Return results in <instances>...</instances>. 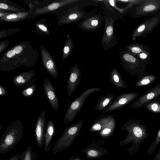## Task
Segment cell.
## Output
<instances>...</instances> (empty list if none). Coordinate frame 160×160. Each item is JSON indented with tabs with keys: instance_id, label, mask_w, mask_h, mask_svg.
<instances>
[{
	"instance_id": "3",
	"label": "cell",
	"mask_w": 160,
	"mask_h": 160,
	"mask_svg": "<svg viewBox=\"0 0 160 160\" xmlns=\"http://www.w3.org/2000/svg\"><path fill=\"white\" fill-rule=\"evenodd\" d=\"M84 120V118L82 119L76 123L68 126L64 130L54 145L53 154L58 153L71 146L81 131Z\"/></svg>"
},
{
	"instance_id": "28",
	"label": "cell",
	"mask_w": 160,
	"mask_h": 160,
	"mask_svg": "<svg viewBox=\"0 0 160 160\" xmlns=\"http://www.w3.org/2000/svg\"><path fill=\"white\" fill-rule=\"evenodd\" d=\"M160 142V128L159 129L154 141L152 142L147 152L149 156L151 155L155 151L157 146Z\"/></svg>"
},
{
	"instance_id": "38",
	"label": "cell",
	"mask_w": 160,
	"mask_h": 160,
	"mask_svg": "<svg viewBox=\"0 0 160 160\" xmlns=\"http://www.w3.org/2000/svg\"><path fill=\"white\" fill-rule=\"evenodd\" d=\"M38 28L42 31L46 32H48V30L47 28L44 25L42 24H38Z\"/></svg>"
},
{
	"instance_id": "8",
	"label": "cell",
	"mask_w": 160,
	"mask_h": 160,
	"mask_svg": "<svg viewBox=\"0 0 160 160\" xmlns=\"http://www.w3.org/2000/svg\"><path fill=\"white\" fill-rule=\"evenodd\" d=\"M70 72L67 85V91L68 96H70L77 88L80 82L82 74L81 69L78 67L76 63L71 68Z\"/></svg>"
},
{
	"instance_id": "35",
	"label": "cell",
	"mask_w": 160,
	"mask_h": 160,
	"mask_svg": "<svg viewBox=\"0 0 160 160\" xmlns=\"http://www.w3.org/2000/svg\"><path fill=\"white\" fill-rule=\"evenodd\" d=\"M16 54L14 51L13 50H11L8 51L6 53V56L8 58L13 57Z\"/></svg>"
},
{
	"instance_id": "36",
	"label": "cell",
	"mask_w": 160,
	"mask_h": 160,
	"mask_svg": "<svg viewBox=\"0 0 160 160\" xmlns=\"http://www.w3.org/2000/svg\"><path fill=\"white\" fill-rule=\"evenodd\" d=\"M7 92L6 89L1 85H0V95L3 96L6 94Z\"/></svg>"
},
{
	"instance_id": "12",
	"label": "cell",
	"mask_w": 160,
	"mask_h": 160,
	"mask_svg": "<svg viewBox=\"0 0 160 160\" xmlns=\"http://www.w3.org/2000/svg\"><path fill=\"white\" fill-rule=\"evenodd\" d=\"M55 131V127L54 122L49 119L46 125L44 137V149L46 152H48L50 149Z\"/></svg>"
},
{
	"instance_id": "43",
	"label": "cell",
	"mask_w": 160,
	"mask_h": 160,
	"mask_svg": "<svg viewBox=\"0 0 160 160\" xmlns=\"http://www.w3.org/2000/svg\"><path fill=\"white\" fill-rule=\"evenodd\" d=\"M129 160L127 159H122V160Z\"/></svg>"
},
{
	"instance_id": "32",
	"label": "cell",
	"mask_w": 160,
	"mask_h": 160,
	"mask_svg": "<svg viewBox=\"0 0 160 160\" xmlns=\"http://www.w3.org/2000/svg\"><path fill=\"white\" fill-rule=\"evenodd\" d=\"M128 48L131 52L135 54H138L142 51L140 47L137 46H129Z\"/></svg>"
},
{
	"instance_id": "25",
	"label": "cell",
	"mask_w": 160,
	"mask_h": 160,
	"mask_svg": "<svg viewBox=\"0 0 160 160\" xmlns=\"http://www.w3.org/2000/svg\"><path fill=\"white\" fill-rule=\"evenodd\" d=\"M74 47L73 42L70 38L69 34L67 35V39L65 42L62 54L63 59L68 58L72 53Z\"/></svg>"
},
{
	"instance_id": "21",
	"label": "cell",
	"mask_w": 160,
	"mask_h": 160,
	"mask_svg": "<svg viewBox=\"0 0 160 160\" xmlns=\"http://www.w3.org/2000/svg\"><path fill=\"white\" fill-rule=\"evenodd\" d=\"M99 18L95 16L89 18L83 21L81 24L82 28L85 30H93L96 29L99 24Z\"/></svg>"
},
{
	"instance_id": "34",
	"label": "cell",
	"mask_w": 160,
	"mask_h": 160,
	"mask_svg": "<svg viewBox=\"0 0 160 160\" xmlns=\"http://www.w3.org/2000/svg\"><path fill=\"white\" fill-rule=\"evenodd\" d=\"M22 48L20 45H18L15 47L13 49L16 54L20 53L22 50Z\"/></svg>"
},
{
	"instance_id": "24",
	"label": "cell",
	"mask_w": 160,
	"mask_h": 160,
	"mask_svg": "<svg viewBox=\"0 0 160 160\" xmlns=\"http://www.w3.org/2000/svg\"><path fill=\"white\" fill-rule=\"evenodd\" d=\"M157 77L154 75H143L138 78V80L135 83L137 87H143L148 85L155 81Z\"/></svg>"
},
{
	"instance_id": "23",
	"label": "cell",
	"mask_w": 160,
	"mask_h": 160,
	"mask_svg": "<svg viewBox=\"0 0 160 160\" xmlns=\"http://www.w3.org/2000/svg\"><path fill=\"white\" fill-rule=\"evenodd\" d=\"M28 15V12H19L12 13H11L0 18V20L2 21L16 22L25 18Z\"/></svg>"
},
{
	"instance_id": "41",
	"label": "cell",
	"mask_w": 160,
	"mask_h": 160,
	"mask_svg": "<svg viewBox=\"0 0 160 160\" xmlns=\"http://www.w3.org/2000/svg\"><path fill=\"white\" fill-rule=\"evenodd\" d=\"M139 56L142 59H145L147 58V56L145 53L143 52L139 54Z\"/></svg>"
},
{
	"instance_id": "13",
	"label": "cell",
	"mask_w": 160,
	"mask_h": 160,
	"mask_svg": "<svg viewBox=\"0 0 160 160\" xmlns=\"http://www.w3.org/2000/svg\"><path fill=\"white\" fill-rule=\"evenodd\" d=\"M35 73L34 69L20 73L12 78V84L18 87L24 86L31 81Z\"/></svg>"
},
{
	"instance_id": "6",
	"label": "cell",
	"mask_w": 160,
	"mask_h": 160,
	"mask_svg": "<svg viewBox=\"0 0 160 160\" xmlns=\"http://www.w3.org/2000/svg\"><path fill=\"white\" fill-rule=\"evenodd\" d=\"M160 96V83L157 84L149 91L137 98L131 104L130 108L134 109L142 108Z\"/></svg>"
},
{
	"instance_id": "40",
	"label": "cell",
	"mask_w": 160,
	"mask_h": 160,
	"mask_svg": "<svg viewBox=\"0 0 160 160\" xmlns=\"http://www.w3.org/2000/svg\"><path fill=\"white\" fill-rule=\"evenodd\" d=\"M68 160H82L79 157L77 156L75 157L72 156Z\"/></svg>"
},
{
	"instance_id": "37",
	"label": "cell",
	"mask_w": 160,
	"mask_h": 160,
	"mask_svg": "<svg viewBox=\"0 0 160 160\" xmlns=\"http://www.w3.org/2000/svg\"><path fill=\"white\" fill-rule=\"evenodd\" d=\"M20 158V154L17 153L12 157L6 160H19Z\"/></svg>"
},
{
	"instance_id": "18",
	"label": "cell",
	"mask_w": 160,
	"mask_h": 160,
	"mask_svg": "<svg viewBox=\"0 0 160 160\" xmlns=\"http://www.w3.org/2000/svg\"><path fill=\"white\" fill-rule=\"evenodd\" d=\"M114 98L113 94L108 93L101 96L97 100L94 110L102 112L111 103Z\"/></svg>"
},
{
	"instance_id": "17",
	"label": "cell",
	"mask_w": 160,
	"mask_h": 160,
	"mask_svg": "<svg viewBox=\"0 0 160 160\" xmlns=\"http://www.w3.org/2000/svg\"><path fill=\"white\" fill-rule=\"evenodd\" d=\"M114 20L111 18L106 20L105 30L102 38V42L106 45H108L111 41L114 34Z\"/></svg>"
},
{
	"instance_id": "27",
	"label": "cell",
	"mask_w": 160,
	"mask_h": 160,
	"mask_svg": "<svg viewBox=\"0 0 160 160\" xmlns=\"http://www.w3.org/2000/svg\"><path fill=\"white\" fill-rule=\"evenodd\" d=\"M159 7V4L156 2H150L144 3L141 9L143 12H148L156 10Z\"/></svg>"
},
{
	"instance_id": "10",
	"label": "cell",
	"mask_w": 160,
	"mask_h": 160,
	"mask_svg": "<svg viewBox=\"0 0 160 160\" xmlns=\"http://www.w3.org/2000/svg\"><path fill=\"white\" fill-rule=\"evenodd\" d=\"M41 57L43 65L48 73L55 79L58 76L55 62L49 52L43 47H41Z\"/></svg>"
},
{
	"instance_id": "1",
	"label": "cell",
	"mask_w": 160,
	"mask_h": 160,
	"mask_svg": "<svg viewBox=\"0 0 160 160\" xmlns=\"http://www.w3.org/2000/svg\"><path fill=\"white\" fill-rule=\"evenodd\" d=\"M121 129L127 131L128 134L125 138L119 141V146H125L131 143L127 152L131 155L139 152L140 144L149 135L146 125L142 124L139 119H131L123 124Z\"/></svg>"
},
{
	"instance_id": "20",
	"label": "cell",
	"mask_w": 160,
	"mask_h": 160,
	"mask_svg": "<svg viewBox=\"0 0 160 160\" xmlns=\"http://www.w3.org/2000/svg\"><path fill=\"white\" fill-rule=\"evenodd\" d=\"M36 79L33 78L32 80L24 86L21 94L22 96L27 98H30L34 94L36 89V85L34 84Z\"/></svg>"
},
{
	"instance_id": "16",
	"label": "cell",
	"mask_w": 160,
	"mask_h": 160,
	"mask_svg": "<svg viewBox=\"0 0 160 160\" xmlns=\"http://www.w3.org/2000/svg\"><path fill=\"white\" fill-rule=\"evenodd\" d=\"M109 80L118 88L127 89L128 86L122 78L120 72L116 68L111 70L110 72Z\"/></svg>"
},
{
	"instance_id": "29",
	"label": "cell",
	"mask_w": 160,
	"mask_h": 160,
	"mask_svg": "<svg viewBox=\"0 0 160 160\" xmlns=\"http://www.w3.org/2000/svg\"><path fill=\"white\" fill-rule=\"evenodd\" d=\"M147 110L154 113H160V102L154 101L145 106Z\"/></svg>"
},
{
	"instance_id": "33",
	"label": "cell",
	"mask_w": 160,
	"mask_h": 160,
	"mask_svg": "<svg viewBox=\"0 0 160 160\" xmlns=\"http://www.w3.org/2000/svg\"><path fill=\"white\" fill-rule=\"evenodd\" d=\"M117 2H122L123 3H130L132 4H136L138 3H140L141 2H143L144 1L143 0H116Z\"/></svg>"
},
{
	"instance_id": "2",
	"label": "cell",
	"mask_w": 160,
	"mask_h": 160,
	"mask_svg": "<svg viewBox=\"0 0 160 160\" xmlns=\"http://www.w3.org/2000/svg\"><path fill=\"white\" fill-rule=\"evenodd\" d=\"M24 127L20 120L11 122L0 139V153L11 150L22 138Z\"/></svg>"
},
{
	"instance_id": "5",
	"label": "cell",
	"mask_w": 160,
	"mask_h": 160,
	"mask_svg": "<svg viewBox=\"0 0 160 160\" xmlns=\"http://www.w3.org/2000/svg\"><path fill=\"white\" fill-rule=\"evenodd\" d=\"M138 95V93L132 92L122 93L102 112L105 113L116 110H121L127 105L135 101Z\"/></svg>"
},
{
	"instance_id": "39",
	"label": "cell",
	"mask_w": 160,
	"mask_h": 160,
	"mask_svg": "<svg viewBox=\"0 0 160 160\" xmlns=\"http://www.w3.org/2000/svg\"><path fill=\"white\" fill-rule=\"evenodd\" d=\"M152 160H160V148L158 150Z\"/></svg>"
},
{
	"instance_id": "4",
	"label": "cell",
	"mask_w": 160,
	"mask_h": 160,
	"mask_svg": "<svg viewBox=\"0 0 160 160\" xmlns=\"http://www.w3.org/2000/svg\"><path fill=\"white\" fill-rule=\"evenodd\" d=\"M101 90L100 88L93 87L88 88L82 92L69 106L64 114L63 122L68 124L72 122L81 111L84 102L90 95L94 92Z\"/></svg>"
},
{
	"instance_id": "19",
	"label": "cell",
	"mask_w": 160,
	"mask_h": 160,
	"mask_svg": "<svg viewBox=\"0 0 160 160\" xmlns=\"http://www.w3.org/2000/svg\"><path fill=\"white\" fill-rule=\"evenodd\" d=\"M117 123L116 119L113 118L104 128L98 132V135L103 138L110 137L114 132Z\"/></svg>"
},
{
	"instance_id": "15",
	"label": "cell",
	"mask_w": 160,
	"mask_h": 160,
	"mask_svg": "<svg viewBox=\"0 0 160 160\" xmlns=\"http://www.w3.org/2000/svg\"><path fill=\"white\" fill-rule=\"evenodd\" d=\"M112 115H105L104 113L102 114L97 118L90 127L89 130L91 132L99 131L104 128L113 118Z\"/></svg>"
},
{
	"instance_id": "42",
	"label": "cell",
	"mask_w": 160,
	"mask_h": 160,
	"mask_svg": "<svg viewBox=\"0 0 160 160\" xmlns=\"http://www.w3.org/2000/svg\"><path fill=\"white\" fill-rule=\"evenodd\" d=\"M154 101L158 102H160V97L157 98Z\"/></svg>"
},
{
	"instance_id": "30",
	"label": "cell",
	"mask_w": 160,
	"mask_h": 160,
	"mask_svg": "<svg viewBox=\"0 0 160 160\" xmlns=\"http://www.w3.org/2000/svg\"><path fill=\"white\" fill-rule=\"evenodd\" d=\"M107 1L115 9L118 10L120 13H123L129 8L133 6V4H130L124 8H118L116 6L115 3L116 0H108Z\"/></svg>"
},
{
	"instance_id": "14",
	"label": "cell",
	"mask_w": 160,
	"mask_h": 160,
	"mask_svg": "<svg viewBox=\"0 0 160 160\" xmlns=\"http://www.w3.org/2000/svg\"><path fill=\"white\" fill-rule=\"evenodd\" d=\"M78 0H64L53 2L40 8L37 9L35 13L38 14L49 12L72 3L79 1Z\"/></svg>"
},
{
	"instance_id": "31",
	"label": "cell",
	"mask_w": 160,
	"mask_h": 160,
	"mask_svg": "<svg viewBox=\"0 0 160 160\" xmlns=\"http://www.w3.org/2000/svg\"><path fill=\"white\" fill-rule=\"evenodd\" d=\"M0 8L1 9H2L5 10H10L16 12H20V10L18 8L2 2H1L0 3Z\"/></svg>"
},
{
	"instance_id": "26",
	"label": "cell",
	"mask_w": 160,
	"mask_h": 160,
	"mask_svg": "<svg viewBox=\"0 0 160 160\" xmlns=\"http://www.w3.org/2000/svg\"><path fill=\"white\" fill-rule=\"evenodd\" d=\"M84 16V13L79 11L71 12L64 17V22L69 23L76 21L83 17Z\"/></svg>"
},
{
	"instance_id": "22",
	"label": "cell",
	"mask_w": 160,
	"mask_h": 160,
	"mask_svg": "<svg viewBox=\"0 0 160 160\" xmlns=\"http://www.w3.org/2000/svg\"><path fill=\"white\" fill-rule=\"evenodd\" d=\"M38 156L36 152L30 144L20 154V160H37Z\"/></svg>"
},
{
	"instance_id": "11",
	"label": "cell",
	"mask_w": 160,
	"mask_h": 160,
	"mask_svg": "<svg viewBox=\"0 0 160 160\" xmlns=\"http://www.w3.org/2000/svg\"><path fill=\"white\" fill-rule=\"evenodd\" d=\"M43 86L45 94L51 106L55 111H57L59 108V102L53 86L48 79L45 78Z\"/></svg>"
},
{
	"instance_id": "9",
	"label": "cell",
	"mask_w": 160,
	"mask_h": 160,
	"mask_svg": "<svg viewBox=\"0 0 160 160\" xmlns=\"http://www.w3.org/2000/svg\"><path fill=\"white\" fill-rule=\"evenodd\" d=\"M81 152L85 153L88 159H97L109 154L108 151L95 141L85 148L81 150Z\"/></svg>"
},
{
	"instance_id": "7",
	"label": "cell",
	"mask_w": 160,
	"mask_h": 160,
	"mask_svg": "<svg viewBox=\"0 0 160 160\" xmlns=\"http://www.w3.org/2000/svg\"><path fill=\"white\" fill-rule=\"evenodd\" d=\"M46 122V113L42 110L37 118L34 129V135L38 145L42 148L44 145V137Z\"/></svg>"
}]
</instances>
